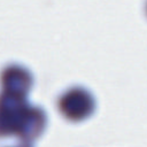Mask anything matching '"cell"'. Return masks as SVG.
<instances>
[{
    "label": "cell",
    "mask_w": 147,
    "mask_h": 147,
    "mask_svg": "<svg viewBox=\"0 0 147 147\" xmlns=\"http://www.w3.org/2000/svg\"><path fill=\"white\" fill-rule=\"evenodd\" d=\"M62 111L71 118H79L87 115L93 108V99L91 95L80 88L69 91L63 95L61 102Z\"/></svg>",
    "instance_id": "6da1fadb"
}]
</instances>
